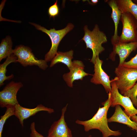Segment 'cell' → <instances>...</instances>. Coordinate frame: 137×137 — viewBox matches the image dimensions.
<instances>
[{"mask_svg":"<svg viewBox=\"0 0 137 137\" xmlns=\"http://www.w3.org/2000/svg\"><path fill=\"white\" fill-rule=\"evenodd\" d=\"M108 94V99L102 103L103 106L99 107L96 113L92 118L85 121L77 119L75 121L77 124L83 126L85 132H88L92 129H97L102 133V137L118 136L121 135L122 133L119 130H112L108 126L107 116L108 111L110 107V92Z\"/></svg>","mask_w":137,"mask_h":137,"instance_id":"6da1fadb","label":"cell"},{"mask_svg":"<svg viewBox=\"0 0 137 137\" xmlns=\"http://www.w3.org/2000/svg\"><path fill=\"white\" fill-rule=\"evenodd\" d=\"M84 35L82 39L85 42L87 48L91 49L93 55L90 62L94 64L96 57L105 50L102 44L107 41L105 34L100 30L98 26L96 24L92 31L85 25L84 28Z\"/></svg>","mask_w":137,"mask_h":137,"instance_id":"7a4b0ae2","label":"cell"},{"mask_svg":"<svg viewBox=\"0 0 137 137\" xmlns=\"http://www.w3.org/2000/svg\"><path fill=\"white\" fill-rule=\"evenodd\" d=\"M30 24L34 26L37 30L41 31L49 36L52 42V46L48 52L45 55L44 60L47 62L51 61L56 55L59 45L63 37L74 27L71 23L67 24L64 28L58 30L55 28L48 30L44 27L38 24L30 22Z\"/></svg>","mask_w":137,"mask_h":137,"instance_id":"3957f363","label":"cell"},{"mask_svg":"<svg viewBox=\"0 0 137 137\" xmlns=\"http://www.w3.org/2000/svg\"><path fill=\"white\" fill-rule=\"evenodd\" d=\"M116 76L114 79L120 93L123 95L132 88L137 81V70L118 65L114 71Z\"/></svg>","mask_w":137,"mask_h":137,"instance_id":"277c9868","label":"cell"},{"mask_svg":"<svg viewBox=\"0 0 137 137\" xmlns=\"http://www.w3.org/2000/svg\"><path fill=\"white\" fill-rule=\"evenodd\" d=\"M120 21L123 29L118 42L123 43L137 42V21L129 13H122Z\"/></svg>","mask_w":137,"mask_h":137,"instance_id":"5b68a950","label":"cell"},{"mask_svg":"<svg viewBox=\"0 0 137 137\" xmlns=\"http://www.w3.org/2000/svg\"><path fill=\"white\" fill-rule=\"evenodd\" d=\"M13 54L16 56L17 62L24 67L36 65L44 70L48 67L47 62L45 60L38 59L28 46L22 45L17 46L13 49Z\"/></svg>","mask_w":137,"mask_h":137,"instance_id":"8992f818","label":"cell"},{"mask_svg":"<svg viewBox=\"0 0 137 137\" xmlns=\"http://www.w3.org/2000/svg\"><path fill=\"white\" fill-rule=\"evenodd\" d=\"M112 80L110 99V107H113L117 105L121 106L125 109L124 112L129 117L137 114V109L134 107L130 98L120 93L114 79Z\"/></svg>","mask_w":137,"mask_h":137,"instance_id":"52a82bcc","label":"cell"},{"mask_svg":"<svg viewBox=\"0 0 137 137\" xmlns=\"http://www.w3.org/2000/svg\"><path fill=\"white\" fill-rule=\"evenodd\" d=\"M20 82L12 81L7 84L0 92V106L1 108L14 106L19 103L16 98L17 92L22 87Z\"/></svg>","mask_w":137,"mask_h":137,"instance_id":"ba28073f","label":"cell"},{"mask_svg":"<svg viewBox=\"0 0 137 137\" xmlns=\"http://www.w3.org/2000/svg\"><path fill=\"white\" fill-rule=\"evenodd\" d=\"M67 106V104L62 108L60 119L53 123L46 137H73L72 131L68 127L65 119V114Z\"/></svg>","mask_w":137,"mask_h":137,"instance_id":"9c48e42d","label":"cell"},{"mask_svg":"<svg viewBox=\"0 0 137 137\" xmlns=\"http://www.w3.org/2000/svg\"><path fill=\"white\" fill-rule=\"evenodd\" d=\"M103 61L97 56L96 58L94 64V74L91 79V82L95 84H101L107 93L111 92V83L112 80L104 71L102 68Z\"/></svg>","mask_w":137,"mask_h":137,"instance_id":"30bf717a","label":"cell"},{"mask_svg":"<svg viewBox=\"0 0 137 137\" xmlns=\"http://www.w3.org/2000/svg\"><path fill=\"white\" fill-rule=\"evenodd\" d=\"M137 48V42L123 43L118 42L113 45V50L110 54L109 58L112 61L115 60V56L118 55L119 57L118 65H121L130 53Z\"/></svg>","mask_w":137,"mask_h":137,"instance_id":"8fae6325","label":"cell"},{"mask_svg":"<svg viewBox=\"0 0 137 137\" xmlns=\"http://www.w3.org/2000/svg\"><path fill=\"white\" fill-rule=\"evenodd\" d=\"M14 115L19 120L22 126H23L24 121L31 116H34L37 113L45 111L48 113L51 114L54 112V109L46 107L41 104L37 105L35 108L30 109L23 107L19 103L14 106Z\"/></svg>","mask_w":137,"mask_h":137,"instance_id":"7c38bea8","label":"cell"},{"mask_svg":"<svg viewBox=\"0 0 137 137\" xmlns=\"http://www.w3.org/2000/svg\"><path fill=\"white\" fill-rule=\"evenodd\" d=\"M84 65L81 61L74 60L72 62L71 67L69 72L64 74L63 78L67 85L73 87V82L76 80H82L83 78L90 74L84 71Z\"/></svg>","mask_w":137,"mask_h":137,"instance_id":"4fadbf2b","label":"cell"},{"mask_svg":"<svg viewBox=\"0 0 137 137\" xmlns=\"http://www.w3.org/2000/svg\"><path fill=\"white\" fill-rule=\"evenodd\" d=\"M107 120L108 122H116L126 125L137 132V124L130 119L119 105L115 106L113 114Z\"/></svg>","mask_w":137,"mask_h":137,"instance_id":"5bb4252c","label":"cell"},{"mask_svg":"<svg viewBox=\"0 0 137 137\" xmlns=\"http://www.w3.org/2000/svg\"><path fill=\"white\" fill-rule=\"evenodd\" d=\"M107 3L112 9L111 18L115 26L114 34L111 39V43L113 45L118 42L119 36L118 35V27L122 13L116 4L115 0H108Z\"/></svg>","mask_w":137,"mask_h":137,"instance_id":"9a60e30c","label":"cell"},{"mask_svg":"<svg viewBox=\"0 0 137 137\" xmlns=\"http://www.w3.org/2000/svg\"><path fill=\"white\" fill-rule=\"evenodd\" d=\"M73 54V51L71 50L66 52H58L51 61L50 67H52L56 64L62 63L66 65L69 69L71 67Z\"/></svg>","mask_w":137,"mask_h":137,"instance_id":"2e32d148","label":"cell"},{"mask_svg":"<svg viewBox=\"0 0 137 137\" xmlns=\"http://www.w3.org/2000/svg\"><path fill=\"white\" fill-rule=\"evenodd\" d=\"M115 1L122 13H129L137 21V5L131 0H116Z\"/></svg>","mask_w":137,"mask_h":137,"instance_id":"e0dca14e","label":"cell"},{"mask_svg":"<svg viewBox=\"0 0 137 137\" xmlns=\"http://www.w3.org/2000/svg\"><path fill=\"white\" fill-rule=\"evenodd\" d=\"M17 58L13 54L7 57L5 61L2 64L0 65V86L1 87L4 85V83L5 80H10L13 78V74L7 76L6 73V68L7 66L11 63H16Z\"/></svg>","mask_w":137,"mask_h":137,"instance_id":"ac0fdd59","label":"cell"},{"mask_svg":"<svg viewBox=\"0 0 137 137\" xmlns=\"http://www.w3.org/2000/svg\"><path fill=\"white\" fill-rule=\"evenodd\" d=\"M11 38L7 36L2 41L0 44V61L13 54Z\"/></svg>","mask_w":137,"mask_h":137,"instance_id":"d6986e66","label":"cell"},{"mask_svg":"<svg viewBox=\"0 0 137 137\" xmlns=\"http://www.w3.org/2000/svg\"><path fill=\"white\" fill-rule=\"evenodd\" d=\"M6 110L4 114L1 116L0 119V137H2L3 127L7 119L9 117L14 115L15 107L9 106L6 107Z\"/></svg>","mask_w":137,"mask_h":137,"instance_id":"ffe728a7","label":"cell"},{"mask_svg":"<svg viewBox=\"0 0 137 137\" xmlns=\"http://www.w3.org/2000/svg\"><path fill=\"white\" fill-rule=\"evenodd\" d=\"M123 95L129 97L133 105L137 108V83L131 89L126 92Z\"/></svg>","mask_w":137,"mask_h":137,"instance_id":"44dd1931","label":"cell"},{"mask_svg":"<svg viewBox=\"0 0 137 137\" xmlns=\"http://www.w3.org/2000/svg\"><path fill=\"white\" fill-rule=\"evenodd\" d=\"M126 67L137 70V53L129 61L125 62L121 65Z\"/></svg>","mask_w":137,"mask_h":137,"instance_id":"7402d4cb","label":"cell"},{"mask_svg":"<svg viewBox=\"0 0 137 137\" xmlns=\"http://www.w3.org/2000/svg\"><path fill=\"white\" fill-rule=\"evenodd\" d=\"M59 12V8L56 0L54 4L49 7L48 10V13L50 18L55 17L58 15Z\"/></svg>","mask_w":137,"mask_h":137,"instance_id":"603a6c76","label":"cell"},{"mask_svg":"<svg viewBox=\"0 0 137 137\" xmlns=\"http://www.w3.org/2000/svg\"><path fill=\"white\" fill-rule=\"evenodd\" d=\"M30 129L31 130V133L30 135V137H44L37 131L34 122H33L31 124Z\"/></svg>","mask_w":137,"mask_h":137,"instance_id":"cb8c5ba5","label":"cell"},{"mask_svg":"<svg viewBox=\"0 0 137 137\" xmlns=\"http://www.w3.org/2000/svg\"><path fill=\"white\" fill-rule=\"evenodd\" d=\"M130 119L133 121L134 122L137 124V116L134 115L130 117Z\"/></svg>","mask_w":137,"mask_h":137,"instance_id":"d4e9b609","label":"cell"},{"mask_svg":"<svg viewBox=\"0 0 137 137\" xmlns=\"http://www.w3.org/2000/svg\"><path fill=\"white\" fill-rule=\"evenodd\" d=\"M91 3L90 4L94 5L96 4L98 2V0H91Z\"/></svg>","mask_w":137,"mask_h":137,"instance_id":"484cf974","label":"cell"},{"mask_svg":"<svg viewBox=\"0 0 137 137\" xmlns=\"http://www.w3.org/2000/svg\"><path fill=\"white\" fill-rule=\"evenodd\" d=\"M132 1L136 4L137 5V0H133Z\"/></svg>","mask_w":137,"mask_h":137,"instance_id":"4316f807","label":"cell"},{"mask_svg":"<svg viewBox=\"0 0 137 137\" xmlns=\"http://www.w3.org/2000/svg\"><path fill=\"white\" fill-rule=\"evenodd\" d=\"M88 137H92V136L91 135H89Z\"/></svg>","mask_w":137,"mask_h":137,"instance_id":"83f0119b","label":"cell"},{"mask_svg":"<svg viewBox=\"0 0 137 137\" xmlns=\"http://www.w3.org/2000/svg\"></svg>","mask_w":137,"mask_h":137,"instance_id":"f1b7e54d","label":"cell"}]
</instances>
